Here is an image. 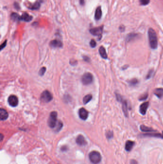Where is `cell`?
Returning <instances> with one entry per match:
<instances>
[{"label": "cell", "instance_id": "obj_39", "mask_svg": "<svg viewBox=\"0 0 163 164\" xmlns=\"http://www.w3.org/2000/svg\"></svg>", "mask_w": 163, "mask_h": 164}, {"label": "cell", "instance_id": "obj_14", "mask_svg": "<svg viewBox=\"0 0 163 164\" xmlns=\"http://www.w3.org/2000/svg\"><path fill=\"white\" fill-rule=\"evenodd\" d=\"M135 145V142L132 141H127L125 144V148L127 151H130L133 149L134 145Z\"/></svg>", "mask_w": 163, "mask_h": 164}, {"label": "cell", "instance_id": "obj_35", "mask_svg": "<svg viewBox=\"0 0 163 164\" xmlns=\"http://www.w3.org/2000/svg\"><path fill=\"white\" fill-rule=\"evenodd\" d=\"M130 163H131V164H138V162L136 160L133 159L131 161Z\"/></svg>", "mask_w": 163, "mask_h": 164}, {"label": "cell", "instance_id": "obj_26", "mask_svg": "<svg viewBox=\"0 0 163 164\" xmlns=\"http://www.w3.org/2000/svg\"><path fill=\"white\" fill-rule=\"evenodd\" d=\"M135 37H136V35L133 34H131L129 35V36H128L127 38V41H131Z\"/></svg>", "mask_w": 163, "mask_h": 164}, {"label": "cell", "instance_id": "obj_6", "mask_svg": "<svg viewBox=\"0 0 163 164\" xmlns=\"http://www.w3.org/2000/svg\"><path fill=\"white\" fill-rule=\"evenodd\" d=\"M8 102L11 106L15 107L18 104V99L16 96L14 95H11L8 99Z\"/></svg>", "mask_w": 163, "mask_h": 164}, {"label": "cell", "instance_id": "obj_17", "mask_svg": "<svg viewBox=\"0 0 163 164\" xmlns=\"http://www.w3.org/2000/svg\"><path fill=\"white\" fill-rule=\"evenodd\" d=\"M122 110L125 116L127 117L128 116V104L126 100H124L122 101Z\"/></svg>", "mask_w": 163, "mask_h": 164}, {"label": "cell", "instance_id": "obj_8", "mask_svg": "<svg viewBox=\"0 0 163 164\" xmlns=\"http://www.w3.org/2000/svg\"><path fill=\"white\" fill-rule=\"evenodd\" d=\"M79 114L80 118L82 120H86L88 118L89 113L88 111L84 108H81L79 111Z\"/></svg>", "mask_w": 163, "mask_h": 164}, {"label": "cell", "instance_id": "obj_20", "mask_svg": "<svg viewBox=\"0 0 163 164\" xmlns=\"http://www.w3.org/2000/svg\"><path fill=\"white\" fill-rule=\"evenodd\" d=\"M40 5H41V2L38 0L36 2H35L34 4L30 5V6L29 8V9L33 10H37L40 8Z\"/></svg>", "mask_w": 163, "mask_h": 164}, {"label": "cell", "instance_id": "obj_2", "mask_svg": "<svg viewBox=\"0 0 163 164\" xmlns=\"http://www.w3.org/2000/svg\"><path fill=\"white\" fill-rule=\"evenodd\" d=\"M89 159L93 164H99L101 161L102 156L99 152L94 151L89 154Z\"/></svg>", "mask_w": 163, "mask_h": 164}, {"label": "cell", "instance_id": "obj_32", "mask_svg": "<svg viewBox=\"0 0 163 164\" xmlns=\"http://www.w3.org/2000/svg\"><path fill=\"white\" fill-rule=\"evenodd\" d=\"M153 70H150V71H149V72H148V73L147 74L146 78H147V79H149V78L151 77V76H152V74H153Z\"/></svg>", "mask_w": 163, "mask_h": 164}, {"label": "cell", "instance_id": "obj_24", "mask_svg": "<svg viewBox=\"0 0 163 164\" xmlns=\"http://www.w3.org/2000/svg\"><path fill=\"white\" fill-rule=\"evenodd\" d=\"M148 96V95L147 93H145V94H143L142 95H141V96L139 97V100H140V101H143V100H146V99L147 98Z\"/></svg>", "mask_w": 163, "mask_h": 164}, {"label": "cell", "instance_id": "obj_18", "mask_svg": "<svg viewBox=\"0 0 163 164\" xmlns=\"http://www.w3.org/2000/svg\"><path fill=\"white\" fill-rule=\"evenodd\" d=\"M140 129L143 132L149 133V132H154L155 131L151 128L147 127L144 125H141L140 126Z\"/></svg>", "mask_w": 163, "mask_h": 164}, {"label": "cell", "instance_id": "obj_9", "mask_svg": "<svg viewBox=\"0 0 163 164\" xmlns=\"http://www.w3.org/2000/svg\"><path fill=\"white\" fill-rule=\"evenodd\" d=\"M76 143L79 145L83 146L86 145L87 144V142L85 140V138L82 135H80L77 137L76 139Z\"/></svg>", "mask_w": 163, "mask_h": 164}, {"label": "cell", "instance_id": "obj_15", "mask_svg": "<svg viewBox=\"0 0 163 164\" xmlns=\"http://www.w3.org/2000/svg\"><path fill=\"white\" fill-rule=\"evenodd\" d=\"M33 17L29 15V14L26 13H24L21 16V19L25 22H30L32 20Z\"/></svg>", "mask_w": 163, "mask_h": 164}, {"label": "cell", "instance_id": "obj_22", "mask_svg": "<svg viewBox=\"0 0 163 164\" xmlns=\"http://www.w3.org/2000/svg\"><path fill=\"white\" fill-rule=\"evenodd\" d=\"M92 96L91 95H87L85 96L83 98V103L84 104H87L92 99Z\"/></svg>", "mask_w": 163, "mask_h": 164}, {"label": "cell", "instance_id": "obj_3", "mask_svg": "<svg viewBox=\"0 0 163 164\" xmlns=\"http://www.w3.org/2000/svg\"><path fill=\"white\" fill-rule=\"evenodd\" d=\"M57 116L58 114L56 111H53L50 114L48 121V124L51 128H55L57 124Z\"/></svg>", "mask_w": 163, "mask_h": 164}, {"label": "cell", "instance_id": "obj_30", "mask_svg": "<svg viewBox=\"0 0 163 164\" xmlns=\"http://www.w3.org/2000/svg\"><path fill=\"white\" fill-rule=\"evenodd\" d=\"M116 99L118 101H119V102L122 101V96L120 95H119L118 94H116Z\"/></svg>", "mask_w": 163, "mask_h": 164}, {"label": "cell", "instance_id": "obj_37", "mask_svg": "<svg viewBox=\"0 0 163 164\" xmlns=\"http://www.w3.org/2000/svg\"><path fill=\"white\" fill-rule=\"evenodd\" d=\"M84 0H80V4L83 5L84 4Z\"/></svg>", "mask_w": 163, "mask_h": 164}, {"label": "cell", "instance_id": "obj_28", "mask_svg": "<svg viewBox=\"0 0 163 164\" xmlns=\"http://www.w3.org/2000/svg\"><path fill=\"white\" fill-rule=\"evenodd\" d=\"M46 71V68L45 67H42L39 72V74L40 76H43L45 74Z\"/></svg>", "mask_w": 163, "mask_h": 164}, {"label": "cell", "instance_id": "obj_38", "mask_svg": "<svg viewBox=\"0 0 163 164\" xmlns=\"http://www.w3.org/2000/svg\"></svg>", "mask_w": 163, "mask_h": 164}, {"label": "cell", "instance_id": "obj_10", "mask_svg": "<svg viewBox=\"0 0 163 164\" xmlns=\"http://www.w3.org/2000/svg\"><path fill=\"white\" fill-rule=\"evenodd\" d=\"M149 103L148 102H145L141 104L140 107V112L141 114L143 115L146 114L149 106Z\"/></svg>", "mask_w": 163, "mask_h": 164}, {"label": "cell", "instance_id": "obj_29", "mask_svg": "<svg viewBox=\"0 0 163 164\" xmlns=\"http://www.w3.org/2000/svg\"><path fill=\"white\" fill-rule=\"evenodd\" d=\"M96 42L94 40H92L90 42V46L92 48H95L96 46Z\"/></svg>", "mask_w": 163, "mask_h": 164}, {"label": "cell", "instance_id": "obj_34", "mask_svg": "<svg viewBox=\"0 0 163 164\" xmlns=\"http://www.w3.org/2000/svg\"><path fill=\"white\" fill-rule=\"evenodd\" d=\"M14 6L15 8H16V9H19V7H19V4H18L17 3L15 2L14 4Z\"/></svg>", "mask_w": 163, "mask_h": 164}, {"label": "cell", "instance_id": "obj_33", "mask_svg": "<svg viewBox=\"0 0 163 164\" xmlns=\"http://www.w3.org/2000/svg\"><path fill=\"white\" fill-rule=\"evenodd\" d=\"M6 45V41H4L1 45V46H0V50H2Z\"/></svg>", "mask_w": 163, "mask_h": 164}, {"label": "cell", "instance_id": "obj_5", "mask_svg": "<svg viewBox=\"0 0 163 164\" xmlns=\"http://www.w3.org/2000/svg\"><path fill=\"white\" fill-rule=\"evenodd\" d=\"M93 80V77L90 72H87L83 74L82 77V82L85 85H88L91 83Z\"/></svg>", "mask_w": 163, "mask_h": 164}, {"label": "cell", "instance_id": "obj_13", "mask_svg": "<svg viewBox=\"0 0 163 164\" xmlns=\"http://www.w3.org/2000/svg\"><path fill=\"white\" fill-rule=\"evenodd\" d=\"M50 46L53 48H61L62 47V43L58 40H53L50 43Z\"/></svg>", "mask_w": 163, "mask_h": 164}, {"label": "cell", "instance_id": "obj_19", "mask_svg": "<svg viewBox=\"0 0 163 164\" xmlns=\"http://www.w3.org/2000/svg\"><path fill=\"white\" fill-rule=\"evenodd\" d=\"M99 53L101 56V57H102V58L104 59H106L108 58V56L106 53V50L105 49V48L103 47H101L99 49Z\"/></svg>", "mask_w": 163, "mask_h": 164}, {"label": "cell", "instance_id": "obj_11", "mask_svg": "<svg viewBox=\"0 0 163 164\" xmlns=\"http://www.w3.org/2000/svg\"><path fill=\"white\" fill-rule=\"evenodd\" d=\"M102 16V11L101 6H99L97 8L95 13V19L96 20H100Z\"/></svg>", "mask_w": 163, "mask_h": 164}, {"label": "cell", "instance_id": "obj_25", "mask_svg": "<svg viewBox=\"0 0 163 164\" xmlns=\"http://www.w3.org/2000/svg\"><path fill=\"white\" fill-rule=\"evenodd\" d=\"M138 82V81L137 79H133L132 80H131L130 81H129V83L131 85H135L136 84H137Z\"/></svg>", "mask_w": 163, "mask_h": 164}, {"label": "cell", "instance_id": "obj_21", "mask_svg": "<svg viewBox=\"0 0 163 164\" xmlns=\"http://www.w3.org/2000/svg\"><path fill=\"white\" fill-rule=\"evenodd\" d=\"M11 19L14 21H18L21 20V17L19 16V15L15 13H12L11 15Z\"/></svg>", "mask_w": 163, "mask_h": 164}, {"label": "cell", "instance_id": "obj_16", "mask_svg": "<svg viewBox=\"0 0 163 164\" xmlns=\"http://www.w3.org/2000/svg\"><path fill=\"white\" fill-rule=\"evenodd\" d=\"M154 94L158 98H161L163 97V88H156L154 90Z\"/></svg>", "mask_w": 163, "mask_h": 164}, {"label": "cell", "instance_id": "obj_27", "mask_svg": "<svg viewBox=\"0 0 163 164\" xmlns=\"http://www.w3.org/2000/svg\"><path fill=\"white\" fill-rule=\"evenodd\" d=\"M140 2L142 5H146L149 4L150 2V0H139Z\"/></svg>", "mask_w": 163, "mask_h": 164}, {"label": "cell", "instance_id": "obj_36", "mask_svg": "<svg viewBox=\"0 0 163 164\" xmlns=\"http://www.w3.org/2000/svg\"><path fill=\"white\" fill-rule=\"evenodd\" d=\"M84 60L85 61L89 62V60H90V58H89L88 57L85 56V57H84Z\"/></svg>", "mask_w": 163, "mask_h": 164}, {"label": "cell", "instance_id": "obj_7", "mask_svg": "<svg viewBox=\"0 0 163 164\" xmlns=\"http://www.w3.org/2000/svg\"><path fill=\"white\" fill-rule=\"evenodd\" d=\"M102 31H103V27L93 28L91 29L90 30V33L92 35L98 36L99 37H100L101 38L102 37Z\"/></svg>", "mask_w": 163, "mask_h": 164}, {"label": "cell", "instance_id": "obj_4", "mask_svg": "<svg viewBox=\"0 0 163 164\" xmlns=\"http://www.w3.org/2000/svg\"><path fill=\"white\" fill-rule=\"evenodd\" d=\"M40 99L41 101L43 102H49L52 100L53 96L48 91L46 90L41 94Z\"/></svg>", "mask_w": 163, "mask_h": 164}, {"label": "cell", "instance_id": "obj_31", "mask_svg": "<svg viewBox=\"0 0 163 164\" xmlns=\"http://www.w3.org/2000/svg\"><path fill=\"white\" fill-rule=\"evenodd\" d=\"M113 137V133L112 132L109 131L107 133V137L109 139H111Z\"/></svg>", "mask_w": 163, "mask_h": 164}, {"label": "cell", "instance_id": "obj_1", "mask_svg": "<svg viewBox=\"0 0 163 164\" xmlns=\"http://www.w3.org/2000/svg\"><path fill=\"white\" fill-rule=\"evenodd\" d=\"M148 38L150 47L152 49H156L158 46V40L155 31L150 28L148 30Z\"/></svg>", "mask_w": 163, "mask_h": 164}, {"label": "cell", "instance_id": "obj_23", "mask_svg": "<svg viewBox=\"0 0 163 164\" xmlns=\"http://www.w3.org/2000/svg\"><path fill=\"white\" fill-rule=\"evenodd\" d=\"M62 126H63V123L62 122H61L60 121H59L57 123V124L56 126V130L57 132H58L62 128Z\"/></svg>", "mask_w": 163, "mask_h": 164}, {"label": "cell", "instance_id": "obj_12", "mask_svg": "<svg viewBox=\"0 0 163 164\" xmlns=\"http://www.w3.org/2000/svg\"><path fill=\"white\" fill-rule=\"evenodd\" d=\"M8 118V113L3 109H0V119L1 121L6 120Z\"/></svg>", "mask_w": 163, "mask_h": 164}]
</instances>
